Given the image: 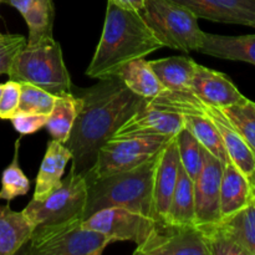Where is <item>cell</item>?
<instances>
[{
  "label": "cell",
  "instance_id": "6da1fadb",
  "mask_svg": "<svg viewBox=\"0 0 255 255\" xmlns=\"http://www.w3.org/2000/svg\"><path fill=\"white\" fill-rule=\"evenodd\" d=\"M77 116L65 144L72 154V166L79 173L96 162L99 149L147 100L133 94L117 76L80 90Z\"/></svg>",
  "mask_w": 255,
  "mask_h": 255
},
{
  "label": "cell",
  "instance_id": "7a4b0ae2",
  "mask_svg": "<svg viewBox=\"0 0 255 255\" xmlns=\"http://www.w3.org/2000/svg\"><path fill=\"white\" fill-rule=\"evenodd\" d=\"M162 47L141 11L122 9L107 0L101 39L87 66L86 76L97 80L114 77L125 64Z\"/></svg>",
  "mask_w": 255,
  "mask_h": 255
},
{
  "label": "cell",
  "instance_id": "3957f363",
  "mask_svg": "<svg viewBox=\"0 0 255 255\" xmlns=\"http://www.w3.org/2000/svg\"><path fill=\"white\" fill-rule=\"evenodd\" d=\"M158 153L129 171L101 178H86L87 202L84 219L101 209L112 207H122L156 219L153 209V176Z\"/></svg>",
  "mask_w": 255,
  "mask_h": 255
},
{
  "label": "cell",
  "instance_id": "277c9868",
  "mask_svg": "<svg viewBox=\"0 0 255 255\" xmlns=\"http://www.w3.org/2000/svg\"><path fill=\"white\" fill-rule=\"evenodd\" d=\"M7 76L15 81L29 82L54 96L71 94L72 90L61 46L52 36L36 44H26L17 54Z\"/></svg>",
  "mask_w": 255,
  "mask_h": 255
},
{
  "label": "cell",
  "instance_id": "5b68a950",
  "mask_svg": "<svg viewBox=\"0 0 255 255\" xmlns=\"http://www.w3.org/2000/svg\"><path fill=\"white\" fill-rule=\"evenodd\" d=\"M142 16L163 47L183 52L198 51L204 39L198 17L174 0H146Z\"/></svg>",
  "mask_w": 255,
  "mask_h": 255
},
{
  "label": "cell",
  "instance_id": "8992f818",
  "mask_svg": "<svg viewBox=\"0 0 255 255\" xmlns=\"http://www.w3.org/2000/svg\"><path fill=\"white\" fill-rule=\"evenodd\" d=\"M84 217L36 227L29 239L27 253L35 255H100L114 243L101 232L86 228Z\"/></svg>",
  "mask_w": 255,
  "mask_h": 255
},
{
  "label": "cell",
  "instance_id": "52a82bcc",
  "mask_svg": "<svg viewBox=\"0 0 255 255\" xmlns=\"http://www.w3.org/2000/svg\"><path fill=\"white\" fill-rule=\"evenodd\" d=\"M87 202V181L74 166L61 183L42 201L31 199L22 209L30 223L36 227L61 223L75 217H84Z\"/></svg>",
  "mask_w": 255,
  "mask_h": 255
},
{
  "label": "cell",
  "instance_id": "ba28073f",
  "mask_svg": "<svg viewBox=\"0 0 255 255\" xmlns=\"http://www.w3.org/2000/svg\"><path fill=\"white\" fill-rule=\"evenodd\" d=\"M169 136H139L110 138L97 152L94 166L85 172L86 178H101L129 171L156 156L171 139Z\"/></svg>",
  "mask_w": 255,
  "mask_h": 255
},
{
  "label": "cell",
  "instance_id": "9c48e42d",
  "mask_svg": "<svg viewBox=\"0 0 255 255\" xmlns=\"http://www.w3.org/2000/svg\"><path fill=\"white\" fill-rule=\"evenodd\" d=\"M134 255H209L203 234L196 224H178L156 219L143 243Z\"/></svg>",
  "mask_w": 255,
  "mask_h": 255
},
{
  "label": "cell",
  "instance_id": "30bf717a",
  "mask_svg": "<svg viewBox=\"0 0 255 255\" xmlns=\"http://www.w3.org/2000/svg\"><path fill=\"white\" fill-rule=\"evenodd\" d=\"M156 219L136 213L122 207H112L96 212L82 224L86 228L101 232L114 242L129 241L137 246L143 243Z\"/></svg>",
  "mask_w": 255,
  "mask_h": 255
},
{
  "label": "cell",
  "instance_id": "8fae6325",
  "mask_svg": "<svg viewBox=\"0 0 255 255\" xmlns=\"http://www.w3.org/2000/svg\"><path fill=\"white\" fill-rule=\"evenodd\" d=\"M224 164L203 147V166L194 179L196 226L221 221V181Z\"/></svg>",
  "mask_w": 255,
  "mask_h": 255
},
{
  "label": "cell",
  "instance_id": "7c38bea8",
  "mask_svg": "<svg viewBox=\"0 0 255 255\" xmlns=\"http://www.w3.org/2000/svg\"><path fill=\"white\" fill-rule=\"evenodd\" d=\"M184 127L183 117L177 112L154 109L148 104L139 107L111 138L120 139L139 136L173 137Z\"/></svg>",
  "mask_w": 255,
  "mask_h": 255
},
{
  "label": "cell",
  "instance_id": "4fadbf2b",
  "mask_svg": "<svg viewBox=\"0 0 255 255\" xmlns=\"http://www.w3.org/2000/svg\"><path fill=\"white\" fill-rule=\"evenodd\" d=\"M191 99L194 106H196L199 111L206 114L217 126L219 133H221L222 139H223L224 147H226V151L227 153H228L229 159H231V161L236 164L237 168L241 169L247 177L251 173H253V171L255 169V158L253 153H252L251 148H249L248 144L246 143V141L242 138L239 132L237 131V129L234 128L233 125L231 124V121H229L228 117L226 116V114L222 111V109L212 106V105L209 104H206V102L202 101L199 97H197L192 91Z\"/></svg>",
  "mask_w": 255,
  "mask_h": 255
},
{
  "label": "cell",
  "instance_id": "5bb4252c",
  "mask_svg": "<svg viewBox=\"0 0 255 255\" xmlns=\"http://www.w3.org/2000/svg\"><path fill=\"white\" fill-rule=\"evenodd\" d=\"M179 154L176 136L161 149L153 176V209L156 219H166L178 179Z\"/></svg>",
  "mask_w": 255,
  "mask_h": 255
},
{
  "label": "cell",
  "instance_id": "9a60e30c",
  "mask_svg": "<svg viewBox=\"0 0 255 255\" xmlns=\"http://www.w3.org/2000/svg\"><path fill=\"white\" fill-rule=\"evenodd\" d=\"M198 19L255 27V0H174Z\"/></svg>",
  "mask_w": 255,
  "mask_h": 255
},
{
  "label": "cell",
  "instance_id": "2e32d148",
  "mask_svg": "<svg viewBox=\"0 0 255 255\" xmlns=\"http://www.w3.org/2000/svg\"><path fill=\"white\" fill-rule=\"evenodd\" d=\"M191 91L206 104L219 109L232 106L246 97L227 75L199 64L192 79Z\"/></svg>",
  "mask_w": 255,
  "mask_h": 255
},
{
  "label": "cell",
  "instance_id": "e0dca14e",
  "mask_svg": "<svg viewBox=\"0 0 255 255\" xmlns=\"http://www.w3.org/2000/svg\"><path fill=\"white\" fill-rule=\"evenodd\" d=\"M70 159H72V154L66 144L55 141V139H51L47 143L44 159L35 179V191L32 199L42 201L61 183L65 168Z\"/></svg>",
  "mask_w": 255,
  "mask_h": 255
},
{
  "label": "cell",
  "instance_id": "ac0fdd59",
  "mask_svg": "<svg viewBox=\"0 0 255 255\" xmlns=\"http://www.w3.org/2000/svg\"><path fill=\"white\" fill-rule=\"evenodd\" d=\"M199 52L218 59L255 65V35H216L204 32Z\"/></svg>",
  "mask_w": 255,
  "mask_h": 255
},
{
  "label": "cell",
  "instance_id": "d6986e66",
  "mask_svg": "<svg viewBox=\"0 0 255 255\" xmlns=\"http://www.w3.org/2000/svg\"><path fill=\"white\" fill-rule=\"evenodd\" d=\"M251 203L248 177L232 161L223 166L221 181V219L232 216Z\"/></svg>",
  "mask_w": 255,
  "mask_h": 255
},
{
  "label": "cell",
  "instance_id": "ffe728a7",
  "mask_svg": "<svg viewBox=\"0 0 255 255\" xmlns=\"http://www.w3.org/2000/svg\"><path fill=\"white\" fill-rule=\"evenodd\" d=\"M34 232L22 212H15L9 206H0V255H12L27 244Z\"/></svg>",
  "mask_w": 255,
  "mask_h": 255
},
{
  "label": "cell",
  "instance_id": "44dd1931",
  "mask_svg": "<svg viewBox=\"0 0 255 255\" xmlns=\"http://www.w3.org/2000/svg\"><path fill=\"white\" fill-rule=\"evenodd\" d=\"M154 74L164 90L187 91L191 90L197 62L187 56H172L149 61Z\"/></svg>",
  "mask_w": 255,
  "mask_h": 255
},
{
  "label": "cell",
  "instance_id": "7402d4cb",
  "mask_svg": "<svg viewBox=\"0 0 255 255\" xmlns=\"http://www.w3.org/2000/svg\"><path fill=\"white\" fill-rule=\"evenodd\" d=\"M116 76L131 90L144 100H152L164 91V87L154 74L149 61L141 59L132 60L117 71Z\"/></svg>",
  "mask_w": 255,
  "mask_h": 255
},
{
  "label": "cell",
  "instance_id": "603a6c76",
  "mask_svg": "<svg viewBox=\"0 0 255 255\" xmlns=\"http://www.w3.org/2000/svg\"><path fill=\"white\" fill-rule=\"evenodd\" d=\"M218 226L244 252V255H255V203L251 202L241 211L221 219Z\"/></svg>",
  "mask_w": 255,
  "mask_h": 255
},
{
  "label": "cell",
  "instance_id": "cb8c5ba5",
  "mask_svg": "<svg viewBox=\"0 0 255 255\" xmlns=\"http://www.w3.org/2000/svg\"><path fill=\"white\" fill-rule=\"evenodd\" d=\"M164 221L178 224H196L194 183L181 164L176 188L172 194L168 213Z\"/></svg>",
  "mask_w": 255,
  "mask_h": 255
},
{
  "label": "cell",
  "instance_id": "d4e9b609",
  "mask_svg": "<svg viewBox=\"0 0 255 255\" xmlns=\"http://www.w3.org/2000/svg\"><path fill=\"white\" fill-rule=\"evenodd\" d=\"M79 104L80 99L72 92L55 97L54 106L47 116V122L45 126L52 139L64 144L66 143L77 116Z\"/></svg>",
  "mask_w": 255,
  "mask_h": 255
},
{
  "label": "cell",
  "instance_id": "484cf974",
  "mask_svg": "<svg viewBox=\"0 0 255 255\" xmlns=\"http://www.w3.org/2000/svg\"><path fill=\"white\" fill-rule=\"evenodd\" d=\"M54 15L52 0H32L26 11L21 15L29 29L27 45L36 44L45 37L52 36Z\"/></svg>",
  "mask_w": 255,
  "mask_h": 255
},
{
  "label": "cell",
  "instance_id": "4316f807",
  "mask_svg": "<svg viewBox=\"0 0 255 255\" xmlns=\"http://www.w3.org/2000/svg\"><path fill=\"white\" fill-rule=\"evenodd\" d=\"M222 111L248 144L255 158V102L244 97L242 101L222 109Z\"/></svg>",
  "mask_w": 255,
  "mask_h": 255
},
{
  "label": "cell",
  "instance_id": "83f0119b",
  "mask_svg": "<svg viewBox=\"0 0 255 255\" xmlns=\"http://www.w3.org/2000/svg\"><path fill=\"white\" fill-rule=\"evenodd\" d=\"M176 139L181 166L194 182L203 166V147L186 127L176 134Z\"/></svg>",
  "mask_w": 255,
  "mask_h": 255
},
{
  "label": "cell",
  "instance_id": "f1b7e54d",
  "mask_svg": "<svg viewBox=\"0 0 255 255\" xmlns=\"http://www.w3.org/2000/svg\"><path fill=\"white\" fill-rule=\"evenodd\" d=\"M19 141L15 142L14 158L1 174L0 199L12 201L17 197L25 196L30 189V181L19 166Z\"/></svg>",
  "mask_w": 255,
  "mask_h": 255
},
{
  "label": "cell",
  "instance_id": "f546056e",
  "mask_svg": "<svg viewBox=\"0 0 255 255\" xmlns=\"http://www.w3.org/2000/svg\"><path fill=\"white\" fill-rule=\"evenodd\" d=\"M55 97L50 92L29 82H20V101L16 114H42L49 116Z\"/></svg>",
  "mask_w": 255,
  "mask_h": 255
},
{
  "label": "cell",
  "instance_id": "4dcf8cb0",
  "mask_svg": "<svg viewBox=\"0 0 255 255\" xmlns=\"http://www.w3.org/2000/svg\"><path fill=\"white\" fill-rule=\"evenodd\" d=\"M26 37L19 34H0V75H7L17 54L26 46Z\"/></svg>",
  "mask_w": 255,
  "mask_h": 255
},
{
  "label": "cell",
  "instance_id": "1f68e13d",
  "mask_svg": "<svg viewBox=\"0 0 255 255\" xmlns=\"http://www.w3.org/2000/svg\"><path fill=\"white\" fill-rule=\"evenodd\" d=\"M20 101V82L9 80L2 85L1 97H0V119L10 120L16 114Z\"/></svg>",
  "mask_w": 255,
  "mask_h": 255
},
{
  "label": "cell",
  "instance_id": "d6a6232c",
  "mask_svg": "<svg viewBox=\"0 0 255 255\" xmlns=\"http://www.w3.org/2000/svg\"><path fill=\"white\" fill-rule=\"evenodd\" d=\"M10 121L20 134H31L46 126L47 115L16 114L10 119Z\"/></svg>",
  "mask_w": 255,
  "mask_h": 255
},
{
  "label": "cell",
  "instance_id": "836d02e7",
  "mask_svg": "<svg viewBox=\"0 0 255 255\" xmlns=\"http://www.w3.org/2000/svg\"><path fill=\"white\" fill-rule=\"evenodd\" d=\"M109 1L119 5L122 9L136 10V11H141L146 4V0H109Z\"/></svg>",
  "mask_w": 255,
  "mask_h": 255
},
{
  "label": "cell",
  "instance_id": "e575fe53",
  "mask_svg": "<svg viewBox=\"0 0 255 255\" xmlns=\"http://www.w3.org/2000/svg\"><path fill=\"white\" fill-rule=\"evenodd\" d=\"M248 181L249 186H251V202L255 203V169L253 171V173H251L248 176Z\"/></svg>",
  "mask_w": 255,
  "mask_h": 255
},
{
  "label": "cell",
  "instance_id": "d590c367",
  "mask_svg": "<svg viewBox=\"0 0 255 255\" xmlns=\"http://www.w3.org/2000/svg\"><path fill=\"white\" fill-rule=\"evenodd\" d=\"M2 85H4V84H0V97H1V92H2Z\"/></svg>",
  "mask_w": 255,
  "mask_h": 255
},
{
  "label": "cell",
  "instance_id": "8d00e7d4",
  "mask_svg": "<svg viewBox=\"0 0 255 255\" xmlns=\"http://www.w3.org/2000/svg\"><path fill=\"white\" fill-rule=\"evenodd\" d=\"M2 1H5V0H0V4H1V2H2Z\"/></svg>",
  "mask_w": 255,
  "mask_h": 255
}]
</instances>
